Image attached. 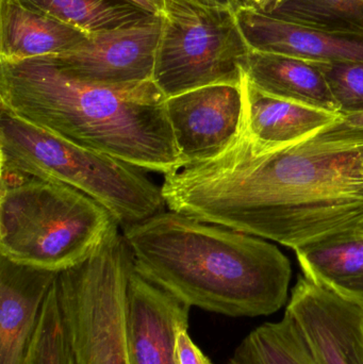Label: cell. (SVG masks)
<instances>
[{
	"mask_svg": "<svg viewBox=\"0 0 363 364\" xmlns=\"http://www.w3.org/2000/svg\"><path fill=\"white\" fill-rule=\"evenodd\" d=\"M362 159L363 146L311 140L256 154L241 134L217 157L166 175L162 195L172 211L296 250L362 226Z\"/></svg>",
	"mask_w": 363,
	"mask_h": 364,
	"instance_id": "6da1fadb",
	"label": "cell"
},
{
	"mask_svg": "<svg viewBox=\"0 0 363 364\" xmlns=\"http://www.w3.org/2000/svg\"><path fill=\"white\" fill-rule=\"evenodd\" d=\"M134 269L189 305L232 318L276 314L289 259L255 235L170 211L124 228Z\"/></svg>",
	"mask_w": 363,
	"mask_h": 364,
	"instance_id": "7a4b0ae2",
	"label": "cell"
},
{
	"mask_svg": "<svg viewBox=\"0 0 363 364\" xmlns=\"http://www.w3.org/2000/svg\"><path fill=\"white\" fill-rule=\"evenodd\" d=\"M166 100L153 81L87 82L47 57L0 62V106L75 144L164 176L185 166Z\"/></svg>",
	"mask_w": 363,
	"mask_h": 364,
	"instance_id": "3957f363",
	"label": "cell"
},
{
	"mask_svg": "<svg viewBox=\"0 0 363 364\" xmlns=\"http://www.w3.org/2000/svg\"><path fill=\"white\" fill-rule=\"evenodd\" d=\"M1 166L67 184L104 205L123 228L166 211L143 168L75 144L0 106Z\"/></svg>",
	"mask_w": 363,
	"mask_h": 364,
	"instance_id": "277c9868",
	"label": "cell"
},
{
	"mask_svg": "<svg viewBox=\"0 0 363 364\" xmlns=\"http://www.w3.org/2000/svg\"><path fill=\"white\" fill-rule=\"evenodd\" d=\"M117 231L104 205L67 184L32 177L1 191L0 254L14 262L60 273Z\"/></svg>",
	"mask_w": 363,
	"mask_h": 364,
	"instance_id": "5b68a950",
	"label": "cell"
},
{
	"mask_svg": "<svg viewBox=\"0 0 363 364\" xmlns=\"http://www.w3.org/2000/svg\"><path fill=\"white\" fill-rule=\"evenodd\" d=\"M134 256L123 235H111L55 280L72 364H132L128 286Z\"/></svg>",
	"mask_w": 363,
	"mask_h": 364,
	"instance_id": "8992f818",
	"label": "cell"
},
{
	"mask_svg": "<svg viewBox=\"0 0 363 364\" xmlns=\"http://www.w3.org/2000/svg\"><path fill=\"white\" fill-rule=\"evenodd\" d=\"M249 50L234 10L164 0L153 81L166 98L209 85H241Z\"/></svg>",
	"mask_w": 363,
	"mask_h": 364,
	"instance_id": "52a82bcc",
	"label": "cell"
},
{
	"mask_svg": "<svg viewBox=\"0 0 363 364\" xmlns=\"http://www.w3.org/2000/svg\"><path fill=\"white\" fill-rule=\"evenodd\" d=\"M162 15L131 27L90 34L72 50L47 57L72 78L108 85L153 81Z\"/></svg>",
	"mask_w": 363,
	"mask_h": 364,
	"instance_id": "ba28073f",
	"label": "cell"
},
{
	"mask_svg": "<svg viewBox=\"0 0 363 364\" xmlns=\"http://www.w3.org/2000/svg\"><path fill=\"white\" fill-rule=\"evenodd\" d=\"M166 111L185 166L213 159L242 132V85H209L173 96Z\"/></svg>",
	"mask_w": 363,
	"mask_h": 364,
	"instance_id": "9c48e42d",
	"label": "cell"
},
{
	"mask_svg": "<svg viewBox=\"0 0 363 364\" xmlns=\"http://www.w3.org/2000/svg\"><path fill=\"white\" fill-rule=\"evenodd\" d=\"M286 314L318 364H363V309L332 289L300 276Z\"/></svg>",
	"mask_w": 363,
	"mask_h": 364,
	"instance_id": "30bf717a",
	"label": "cell"
},
{
	"mask_svg": "<svg viewBox=\"0 0 363 364\" xmlns=\"http://www.w3.org/2000/svg\"><path fill=\"white\" fill-rule=\"evenodd\" d=\"M190 309L134 269L127 303L132 364H178L176 337L181 329L189 328Z\"/></svg>",
	"mask_w": 363,
	"mask_h": 364,
	"instance_id": "8fae6325",
	"label": "cell"
},
{
	"mask_svg": "<svg viewBox=\"0 0 363 364\" xmlns=\"http://www.w3.org/2000/svg\"><path fill=\"white\" fill-rule=\"evenodd\" d=\"M249 48L323 63L363 62V32L334 31L273 18L249 6L234 11Z\"/></svg>",
	"mask_w": 363,
	"mask_h": 364,
	"instance_id": "7c38bea8",
	"label": "cell"
},
{
	"mask_svg": "<svg viewBox=\"0 0 363 364\" xmlns=\"http://www.w3.org/2000/svg\"><path fill=\"white\" fill-rule=\"evenodd\" d=\"M58 274L0 256V364H27L43 305Z\"/></svg>",
	"mask_w": 363,
	"mask_h": 364,
	"instance_id": "4fadbf2b",
	"label": "cell"
},
{
	"mask_svg": "<svg viewBox=\"0 0 363 364\" xmlns=\"http://www.w3.org/2000/svg\"><path fill=\"white\" fill-rule=\"evenodd\" d=\"M244 121L242 136L256 154L277 151L315 136L341 114L268 95L243 75Z\"/></svg>",
	"mask_w": 363,
	"mask_h": 364,
	"instance_id": "5bb4252c",
	"label": "cell"
},
{
	"mask_svg": "<svg viewBox=\"0 0 363 364\" xmlns=\"http://www.w3.org/2000/svg\"><path fill=\"white\" fill-rule=\"evenodd\" d=\"M243 75L256 89L268 95L339 113L322 62L251 49L243 63Z\"/></svg>",
	"mask_w": 363,
	"mask_h": 364,
	"instance_id": "9a60e30c",
	"label": "cell"
},
{
	"mask_svg": "<svg viewBox=\"0 0 363 364\" xmlns=\"http://www.w3.org/2000/svg\"><path fill=\"white\" fill-rule=\"evenodd\" d=\"M89 36L18 0H0V62L61 55Z\"/></svg>",
	"mask_w": 363,
	"mask_h": 364,
	"instance_id": "2e32d148",
	"label": "cell"
},
{
	"mask_svg": "<svg viewBox=\"0 0 363 364\" xmlns=\"http://www.w3.org/2000/svg\"><path fill=\"white\" fill-rule=\"evenodd\" d=\"M305 277L335 289L363 275V235L341 233L296 250Z\"/></svg>",
	"mask_w": 363,
	"mask_h": 364,
	"instance_id": "e0dca14e",
	"label": "cell"
},
{
	"mask_svg": "<svg viewBox=\"0 0 363 364\" xmlns=\"http://www.w3.org/2000/svg\"><path fill=\"white\" fill-rule=\"evenodd\" d=\"M87 34L131 27L155 15L129 0H18Z\"/></svg>",
	"mask_w": 363,
	"mask_h": 364,
	"instance_id": "ac0fdd59",
	"label": "cell"
},
{
	"mask_svg": "<svg viewBox=\"0 0 363 364\" xmlns=\"http://www.w3.org/2000/svg\"><path fill=\"white\" fill-rule=\"evenodd\" d=\"M227 364H318L296 323L285 314L251 331Z\"/></svg>",
	"mask_w": 363,
	"mask_h": 364,
	"instance_id": "d6986e66",
	"label": "cell"
},
{
	"mask_svg": "<svg viewBox=\"0 0 363 364\" xmlns=\"http://www.w3.org/2000/svg\"><path fill=\"white\" fill-rule=\"evenodd\" d=\"M257 11L298 25L363 32V0H271Z\"/></svg>",
	"mask_w": 363,
	"mask_h": 364,
	"instance_id": "ffe728a7",
	"label": "cell"
},
{
	"mask_svg": "<svg viewBox=\"0 0 363 364\" xmlns=\"http://www.w3.org/2000/svg\"><path fill=\"white\" fill-rule=\"evenodd\" d=\"M27 364H72L55 282L43 305Z\"/></svg>",
	"mask_w": 363,
	"mask_h": 364,
	"instance_id": "44dd1931",
	"label": "cell"
},
{
	"mask_svg": "<svg viewBox=\"0 0 363 364\" xmlns=\"http://www.w3.org/2000/svg\"><path fill=\"white\" fill-rule=\"evenodd\" d=\"M322 70L340 114L363 111V62L323 63Z\"/></svg>",
	"mask_w": 363,
	"mask_h": 364,
	"instance_id": "7402d4cb",
	"label": "cell"
},
{
	"mask_svg": "<svg viewBox=\"0 0 363 364\" xmlns=\"http://www.w3.org/2000/svg\"><path fill=\"white\" fill-rule=\"evenodd\" d=\"M309 140L330 146H363V111L341 114L334 123L326 126Z\"/></svg>",
	"mask_w": 363,
	"mask_h": 364,
	"instance_id": "603a6c76",
	"label": "cell"
},
{
	"mask_svg": "<svg viewBox=\"0 0 363 364\" xmlns=\"http://www.w3.org/2000/svg\"><path fill=\"white\" fill-rule=\"evenodd\" d=\"M189 328H183L176 337L175 354L178 364H213L190 337Z\"/></svg>",
	"mask_w": 363,
	"mask_h": 364,
	"instance_id": "cb8c5ba5",
	"label": "cell"
},
{
	"mask_svg": "<svg viewBox=\"0 0 363 364\" xmlns=\"http://www.w3.org/2000/svg\"><path fill=\"white\" fill-rule=\"evenodd\" d=\"M334 291L363 309V275L335 289Z\"/></svg>",
	"mask_w": 363,
	"mask_h": 364,
	"instance_id": "d4e9b609",
	"label": "cell"
},
{
	"mask_svg": "<svg viewBox=\"0 0 363 364\" xmlns=\"http://www.w3.org/2000/svg\"><path fill=\"white\" fill-rule=\"evenodd\" d=\"M146 12L153 15H162L164 9V0H129Z\"/></svg>",
	"mask_w": 363,
	"mask_h": 364,
	"instance_id": "484cf974",
	"label": "cell"
},
{
	"mask_svg": "<svg viewBox=\"0 0 363 364\" xmlns=\"http://www.w3.org/2000/svg\"><path fill=\"white\" fill-rule=\"evenodd\" d=\"M193 1L209 8L229 9L234 11H236L240 4V0H193Z\"/></svg>",
	"mask_w": 363,
	"mask_h": 364,
	"instance_id": "4316f807",
	"label": "cell"
},
{
	"mask_svg": "<svg viewBox=\"0 0 363 364\" xmlns=\"http://www.w3.org/2000/svg\"><path fill=\"white\" fill-rule=\"evenodd\" d=\"M270 1L271 0H240L239 6H249V8L260 10V9L264 8Z\"/></svg>",
	"mask_w": 363,
	"mask_h": 364,
	"instance_id": "83f0119b",
	"label": "cell"
},
{
	"mask_svg": "<svg viewBox=\"0 0 363 364\" xmlns=\"http://www.w3.org/2000/svg\"><path fill=\"white\" fill-rule=\"evenodd\" d=\"M357 232L362 233L363 235V223L362 224V226L359 227V228L357 229Z\"/></svg>",
	"mask_w": 363,
	"mask_h": 364,
	"instance_id": "f1b7e54d",
	"label": "cell"
},
{
	"mask_svg": "<svg viewBox=\"0 0 363 364\" xmlns=\"http://www.w3.org/2000/svg\"><path fill=\"white\" fill-rule=\"evenodd\" d=\"M362 175H363V159H362Z\"/></svg>",
	"mask_w": 363,
	"mask_h": 364,
	"instance_id": "f546056e",
	"label": "cell"
}]
</instances>
